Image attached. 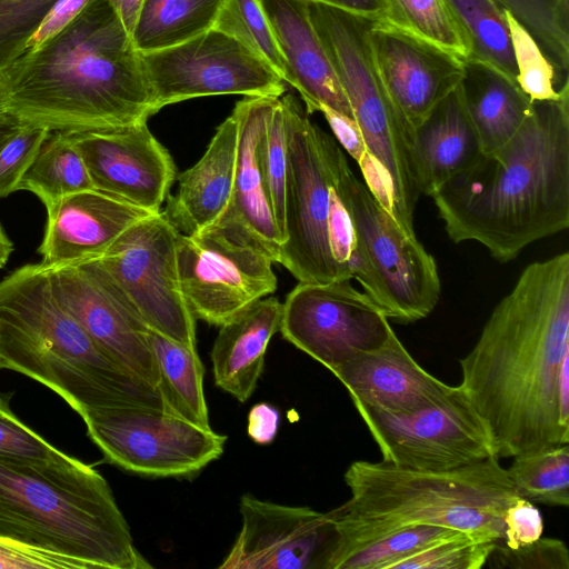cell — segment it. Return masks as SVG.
<instances>
[{"instance_id": "obj_1", "label": "cell", "mask_w": 569, "mask_h": 569, "mask_svg": "<svg viewBox=\"0 0 569 569\" xmlns=\"http://www.w3.org/2000/svg\"><path fill=\"white\" fill-rule=\"evenodd\" d=\"M459 362L498 459L568 443L569 253L527 266Z\"/></svg>"}, {"instance_id": "obj_2", "label": "cell", "mask_w": 569, "mask_h": 569, "mask_svg": "<svg viewBox=\"0 0 569 569\" xmlns=\"http://www.w3.org/2000/svg\"><path fill=\"white\" fill-rule=\"evenodd\" d=\"M448 237L500 262L569 227V87L532 101L516 134L482 152L431 196Z\"/></svg>"}, {"instance_id": "obj_3", "label": "cell", "mask_w": 569, "mask_h": 569, "mask_svg": "<svg viewBox=\"0 0 569 569\" xmlns=\"http://www.w3.org/2000/svg\"><path fill=\"white\" fill-rule=\"evenodd\" d=\"M1 74L8 113L50 131L120 129L154 114L141 53L108 0H90Z\"/></svg>"}, {"instance_id": "obj_4", "label": "cell", "mask_w": 569, "mask_h": 569, "mask_svg": "<svg viewBox=\"0 0 569 569\" xmlns=\"http://www.w3.org/2000/svg\"><path fill=\"white\" fill-rule=\"evenodd\" d=\"M0 369L47 386L81 418L128 407L170 413L158 389L123 370L90 338L56 296L41 262L0 281Z\"/></svg>"}, {"instance_id": "obj_5", "label": "cell", "mask_w": 569, "mask_h": 569, "mask_svg": "<svg viewBox=\"0 0 569 569\" xmlns=\"http://www.w3.org/2000/svg\"><path fill=\"white\" fill-rule=\"evenodd\" d=\"M0 537L84 562L150 569L107 480L91 466L0 453Z\"/></svg>"}, {"instance_id": "obj_6", "label": "cell", "mask_w": 569, "mask_h": 569, "mask_svg": "<svg viewBox=\"0 0 569 569\" xmlns=\"http://www.w3.org/2000/svg\"><path fill=\"white\" fill-rule=\"evenodd\" d=\"M343 478L350 498L327 512L342 541L432 525L501 542L507 511L521 499L497 457L441 471L358 460Z\"/></svg>"}, {"instance_id": "obj_7", "label": "cell", "mask_w": 569, "mask_h": 569, "mask_svg": "<svg viewBox=\"0 0 569 569\" xmlns=\"http://www.w3.org/2000/svg\"><path fill=\"white\" fill-rule=\"evenodd\" d=\"M309 13L350 104L366 152L386 183L389 211L409 233L422 194L411 129L376 67L369 32L375 19L309 0Z\"/></svg>"}, {"instance_id": "obj_8", "label": "cell", "mask_w": 569, "mask_h": 569, "mask_svg": "<svg viewBox=\"0 0 569 569\" xmlns=\"http://www.w3.org/2000/svg\"><path fill=\"white\" fill-rule=\"evenodd\" d=\"M323 143L350 226L351 278L388 318L410 323L428 317L441 292L435 258L355 176L338 141L325 132Z\"/></svg>"}, {"instance_id": "obj_9", "label": "cell", "mask_w": 569, "mask_h": 569, "mask_svg": "<svg viewBox=\"0 0 569 569\" xmlns=\"http://www.w3.org/2000/svg\"><path fill=\"white\" fill-rule=\"evenodd\" d=\"M287 119L284 240L278 261L302 282L351 280L330 242L331 170L325 131L295 96H281Z\"/></svg>"}, {"instance_id": "obj_10", "label": "cell", "mask_w": 569, "mask_h": 569, "mask_svg": "<svg viewBox=\"0 0 569 569\" xmlns=\"http://www.w3.org/2000/svg\"><path fill=\"white\" fill-rule=\"evenodd\" d=\"M176 248L181 291L196 320L220 327L277 289L272 257L238 224L178 231Z\"/></svg>"}, {"instance_id": "obj_11", "label": "cell", "mask_w": 569, "mask_h": 569, "mask_svg": "<svg viewBox=\"0 0 569 569\" xmlns=\"http://www.w3.org/2000/svg\"><path fill=\"white\" fill-rule=\"evenodd\" d=\"M353 405L386 463L441 471L496 457L485 421L459 386L410 412L390 413Z\"/></svg>"}, {"instance_id": "obj_12", "label": "cell", "mask_w": 569, "mask_h": 569, "mask_svg": "<svg viewBox=\"0 0 569 569\" xmlns=\"http://www.w3.org/2000/svg\"><path fill=\"white\" fill-rule=\"evenodd\" d=\"M91 440L119 468L146 477H190L218 459L227 437L150 408L96 410L82 417Z\"/></svg>"}, {"instance_id": "obj_13", "label": "cell", "mask_w": 569, "mask_h": 569, "mask_svg": "<svg viewBox=\"0 0 569 569\" xmlns=\"http://www.w3.org/2000/svg\"><path fill=\"white\" fill-rule=\"evenodd\" d=\"M177 236L160 211L127 229L100 260L149 330L197 349L196 319L179 281Z\"/></svg>"}, {"instance_id": "obj_14", "label": "cell", "mask_w": 569, "mask_h": 569, "mask_svg": "<svg viewBox=\"0 0 569 569\" xmlns=\"http://www.w3.org/2000/svg\"><path fill=\"white\" fill-rule=\"evenodd\" d=\"M141 59L154 113L194 98L281 97L286 89L264 61L212 28L178 46L141 53Z\"/></svg>"}, {"instance_id": "obj_15", "label": "cell", "mask_w": 569, "mask_h": 569, "mask_svg": "<svg viewBox=\"0 0 569 569\" xmlns=\"http://www.w3.org/2000/svg\"><path fill=\"white\" fill-rule=\"evenodd\" d=\"M388 317L350 280L302 282L282 303L280 332L287 341L335 372L395 332Z\"/></svg>"}, {"instance_id": "obj_16", "label": "cell", "mask_w": 569, "mask_h": 569, "mask_svg": "<svg viewBox=\"0 0 569 569\" xmlns=\"http://www.w3.org/2000/svg\"><path fill=\"white\" fill-rule=\"evenodd\" d=\"M47 268L56 296L90 338L123 370L159 390L149 328L100 257Z\"/></svg>"}, {"instance_id": "obj_17", "label": "cell", "mask_w": 569, "mask_h": 569, "mask_svg": "<svg viewBox=\"0 0 569 569\" xmlns=\"http://www.w3.org/2000/svg\"><path fill=\"white\" fill-rule=\"evenodd\" d=\"M241 529L219 568L327 569L337 532L327 512L244 495Z\"/></svg>"}, {"instance_id": "obj_18", "label": "cell", "mask_w": 569, "mask_h": 569, "mask_svg": "<svg viewBox=\"0 0 569 569\" xmlns=\"http://www.w3.org/2000/svg\"><path fill=\"white\" fill-rule=\"evenodd\" d=\"M69 134L93 189L151 213L161 211L177 171L170 153L147 122Z\"/></svg>"}, {"instance_id": "obj_19", "label": "cell", "mask_w": 569, "mask_h": 569, "mask_svg": "<svg viewBox=\"0 0 569 569\" xmlns=\"http://www.w3.org/2000/svg\"><path fill=\"white\" fill-rule=\"evenodd\" d=\"M369 39L378 73L411 131L461 83L463 60L442 48L380 20Z\"/></svg>"}, {"instance_id": "obj_20", "label": "cell", "mask_w": 569, "mask_h": 569, "mask_svg": "<svg viewBox=\"0 0 569 569\" xmlns=\"http://www.w3.org/2000/svg\"><path fill=\"white\" fill-rule=\"evenodd\" d=\"M46 209L38 251L47 267L99 258L132 224L153 214L96 189L68 194Z\"/></svg>"}, {"instance_id": "obj_21", "label": "cell", "mask_w": 569, "mask_h": 569, "mask_svg": "<svg viewBox=\"0 0 569 569\" xmlns=\"http://www.w3.org/2000/svg\"><path fill=\"white\" fill-rule=\"evenodd\" d=\"M332 373L352 402L390 413L417 410L451 389L425 370L395 332L383 345L358 353Z\"/></svg>"}, {"instance_id": "obj_22", "label": "cell", "mask_w": 569, "mask_h": 569, "mask_svg": "<svg viewBox=\"0 0 569 569\" xmlns=\"http://www.w3.org/2000/svg\"><path fill=\"white\" fill-rule=\"evenodd\" d=\"M286 62L288 83L300 93L306 112L326 106L353 114L309 13V0H258Z\"/></svg>"}, {"instance_id": "obj_23", "label": "cell", "mask_w": 569, "mask_h": 569, "mask_svg": "<svg viewBox=\"0 0 569 569\" xmlns=\"http://www.w3.org/2000/svg\"><path fill=\"white\" fill-rule=\"evenodd\" d=\"M238 119L232 111L217 128L200 160L178 174V190L163 211L183 234L214 226L227 212L233 192L238 153Z\"/></svg>"}, {"instance_id": "obj_24", "label": "cell", "mask_w": 569, "mask_h": 569, "mask_svg": "<svg viewBox=\"0 0 569 569\" xmlns=\"http://www.w3.org/2000/svg\"><path fill=\"white\" fill-rule=\"evenodd\" d=\"M282 303L261 298L220 326L211 350L214 383L240 402L253 393L267 347L280 330Z\"/></svg>"}, {"instance_id": "obj_25", "label": "cell", "mask_w": 569, "mask_h": 569, "mask_svg": "<svg viewBox=\"0 0 569 569\" xmlns=\"http://www.w3.org/2000/svg\"><path fill=\"white\" fill-rule=\"evenodd\" d=\"M411 148L422 194L428 196L482 153L461 83L412 129Z\"/></svg>"}, {"instance_id": "obj_26", "label": "cell", "mask_w": 569, "mask_h": 569, "mask_svg": "<svg viewBox=\"0 0 569 569\" xmlns=\"http://www.w3.org/2000/svg\"><path fill=\"white\" fill-rule=\"evenodd\" d=\"M274 98L278 97H247L232 110L239 126L236 176L230 206L220 221L232 222L250 232L277 262L282 241L263 190L256 156L258 138Z\"/></svg>"}, {"instance_id": "obj_27", "label": "cell", "mask_w": 569, "mask_h": 569, "mask_svg": "<svg viewBox=\"0 0 569 569\" xmlns=\"http://www.w3.org/2000/svg\"><path fill=\"white\" fill-rule=\"evenodd\" d=\"M463 101L478 134L482 152L508 142L528 116L532 101L519 87L492 67L463 61Z\"/></svg>"}, {"instance_id": "obj_28", "label": "cell", "mask_w": 569, "mask_h": 569, "mask_svg": "<svg viewBox=\"0 0 569 569\" xmlns=\"http://www.w3.org/2000/svg\"><path fill=\"white\" fill-rule=\"evenodd\" d=\"M149 342L159 372V390L171 415L210 428L203 393V365L197 349L149 330Z\"/></svg>"}, {"instance_id": "obj_29", "label": "cell", "mask_w": 569, "mask_h": 569, "mask_svg": "<svg viewBox=\"0 0 569 569\" xmlns=\"http://www.w3.org/2000/svg\"><path fill=\"white\" fill-rule=\"evenodd\" d=\"M222 0H142L131 33L140 53L183 43L211 29Z\"/></svg>"}, {"instance_id": "obj_30", "label": "cell", "mask_w": 569, "mask_h": 569, "mask_svg": "<svg viewBox=\"0 0 569 569\" xmlns=\"http://www.w3.org/2000/svg\"><path fill=\"white\" fill-rule=\"evenodd\" d=\"M457 532L440 526L409 525L353 540L336 539L327 569H391L399 560Z\"/></svg>"}, {"instance_id": "obj_31", "label": "cell", "mask_w": 569, "mask_h": 569, "mask_svg": "<svg viewBox=\"0 0 569 569\" xmlns=\"http://www.w3.org/2000/svg\"><path fill=\"white\" fill-rule=\"evenodd\" d=\"M470 49L466 61L481 62L517 81L505 8L496 0H443Z\"/></svg>"}, {"instance_id": "obj_32", "label": "cell", "mask_w": 569, "mask_h": 569, "mask_svg": "<svg viewBox=\"0 0 569 569\" xmlns=\"http://www.w3.org/2000/svg\"><path fill=\"white\" fill-rule=\"evenodd\" d=\"M88 189L93 186L70 134L50 131L18 190L32 192L48 208L68 194Z\"/></svg>"}, {"instance_id": "obj_33", "label": "cell", "mask_w": 569, "mask_h": 569, "mask_svg": "<svg viewBox=\"0 0 569 569\" xmlns=\"http://www.w3.org/2000/svg\"><path fill=\"white\" fill-rule=\"evenodd\" d=\"M506 471L521 498L532 503L568 507V443L517 455Z\"/></svg>"}, {"instance_id": "obj_34", "label": "cell", "mask_w": 569, "mask_h": 569, "mask_svg": "<svg viewBox=\"0 0 569 569\" xmlns=\"http://www.w3.org/2000/svg\"><path fill=\"white\" fill-rule=\"evenodd\" d=\"M380 21L447 50L461 60L469 44L443 0H383Z\"/></svg>"}, {"instance_id": "obj_35", "label": "cell", "mask_w": 569, "mask_h": 569, "mask_svg": "<svg viewBox=\"0 0 569 569\" xmlns=\"http://www.w3.org/2000/svg\"><path fill=\"white\" fill-rule=\"evenodd\" d=\"M529 31L555 67L557 78L569 68L568 0H496Z\"/></svg>"}, {"instance_id": "obj_36", "label": "cell", "mask_w": 569, "mask_h": 569, "mask_svg": "<svg viewBox=\"0 0 569 569\" xmlns=\"http://www.w3.org/2000/svg\"><path fill=\"white\" fill-rule=\"evenodd\" d=\"M256 156L263 190L280 232L281 241L283 242L287 176V119L281 97L272 100L266 114L256 147Z\"/></svg>"}, {"instance_id": "obj_37", "label": "cell", "mask_w": 569, "mask_h": 569, "mask_svg": "<svg viewBox=\"0 0 569 569\" xmlns=\"http://www.w3.org/2000/svg\"><path fill=\"white\" fill-rule=\"evenodd\" d=\"M212 29L238 40L288 83L286 62L258 0H222Z\"/></svg>"}, {"instance_id": "obj_38", "label": "cell", "mask_w": 569, "mask_h": 569, "mask_svg": "<svg viewBox=\"0 0 569 569\" xmlns=\"http://www.w3.org/2000/svg\"><path fill=\"white\" fill-rule=\"evenodd\" d=\"M509 26L513 58L517 69V82L531 100H557L569 87L565 81L557 90L558 80L555 67L542 52L529 31L505 9Z\"/></svg>"}, {"instance_id": "obj_39", "label": "cell", "mask_w": 569, "mask_h": 569, "mask_svg": "<svg viewBox=\"0 0 569 569\" xmlns=\"http://www.w3.org/2000/svg\"><path fill=\"white\" fill-rule=\"evenodd\" d=\"M498 542L489 536L459 531L399 560L391 569H480Z\"/></svg>"}, {"instance_id": "obj_40", "label": "cell", "mask_w": 569, "mask_h": 569, "mask_svg": "<svg viewBox=\"0 0 569 569\" xmlns=\"http://www.w3.org/2000/svg\"><path fill=\"white\" fill-rule=\"evenodd\" d=\"M57 0H0V73L27 44Z\"/></svg>"}, {"instance_id": "obj_41", "label": "cell", "mask_w": 569, "mask_h": 569, "mask_svg": "<svg viewBox=\"0 0 569 569\" xmlns=\"http://www.w3.org/2000/svg\"><path fill=\"white\" fill-rule=\"evenodd\" d=\"M50 130L22 123L0 149V197L18 191L28 168Z\"/></svg>"}, {"instance_id": "obj_42", "label": "cell", "mask_w": 569, "mask_h": 569, "mask_svg": "<svg viewBox=\"0 0 569 569\" xmlns=\"http://www.w3.org/2000/svg\"><path fill=\"white\" fill-rule=\"evenodd\" d=\"M485 566L497 569H569V551L563 541L543 538L518 548L498 542Z\"/></svg>"}, {"instance_id": "obj_43", "label": "cell", "mask_w": 569, "mask_h": 569, "mask_svg": "<svg viewBox=\"0 0 569 569\" xmlns=\"http://www.w3.org/2000/svg\"><path fill=\"white\" fill-rule=\"evenodd\" d=\"M11 396L0 392V453L43 460L64 458V452L27 427L12 412L9 405Z\"/></svg>"}, {"instance_id": "obj_44", "label": "cell", "mask_w": 569, "mask_h": 569, "mask_svg": "<svg viewBox=\"0 0 569 569\" xmlns=\"http://www.w3.org/2000/svg\"><path fill=\"white\" fill-rule=\"evenodd\" d=\"M89 569L74 558L24 546L0 537V569Z\"/></svg>"}, {"instance_id": "obj_45", "label": "cell", "mask_w": 569, "mask_h": 569, "mask_svg": "<svg viewBox=\"0 0 569 569\" xmlns=\"http://www.w3.org/2000/svg\"><path fill=\"white\" fill-rule=\"evenodd\" d=\"M542 532L543 519L539 509L521 498L507 511L506 533L501 543L518 548L539 539Z\"/></svg>"}, {"instance_id": "obj_46", "label": "cell", "mask_w": 569, "mask_h": 569, "mask_svg": "<svg viewBox=\"0 0 569 569\" xmlns=\"http://www.w3.org/2000/svg\"><path fill=\"white\" fill-rule=\"evenodd\" d=\"M90 0H57L27 44L34 49L67 27Z\"/></svg>"}, {"instance_id": "obj_47", "label": "cell", "mask_w": 569, "mask_h": 569, "mask_svg": "<svg viewBox=\"0 0 569 569\" xmlns=\"http://www.w3.org/2000/svg\"><path fill=\"white\" fill-rule=\"evenodd\" d=\"M318 112L323 114L333 132L335 139L357 161L359 167L370 159L353 120L326 106H321Z\"/></svg>"}, {"instance_id": "obj_48", "label": "cell", "mask_w": 569, "mask_h": 569, "mask_svg": "<svg viewBox=\"0 0 569 569\" xmlns=\"http://www.w3.org/2000/svg\"><path fill=\"white\" fill-rule=\"evenodd\" d=\"M279 410L267 402L254 405L248 415V435L257 445H270L278 432Z\"/></svg>"}, {"instance_id": "obj_49", "label": "cell", "mask_w": 569, "mask_h": 569, "mask_svg": "<svg viewBox=\"0 0 569 569\" xmlns=\"http://www.w3.org/2000/svg\"><path fill=\"white\" fill-rule=\"evenodd\" d=\"M323 2L342 10L379 20L385 11L383 0H312Z\"/></svg>"}, {"instance_id": "obj_50", "label": "cell", "mask_w": 569, "mask_h": 569, "mask_svg": "<svg viewBox=\"0 0 569 569\" xmlns=\"http://www.w3.org/2000/svg\"><path fill=\"white\" fill-rule=\"evenodd\" d=\"M108 2L117 12L123 27L131 36L140 11L142 0H108Z\"/></svg>"}, {"instance_id": "obj_51", "label": "cell", "mask_w": 569, "mask_h": 569, "mask_svg": "<svg viewBox=\"0 0 569 569\" xmlns=\"http://www.w3.org/2000/svg\"><path fill=\"white\" fill-rule=\"evenodd\" d=\"M21 122L11 114L0 117V149L6 141L17 131Z\"/></svg>"}, {"instance_id": "obj_52", "label": "cell", "mask_w": 569, "mask_h": 569, "mask_svg": "<svg viewBox=\"0 0 569 569\" xmlns=\"http://www.w3.org/2000/svg\"><path fill=\"white\" fill-rule=\"evenodd\" d=\"M13 246L6 232L3 231L1 224H0V268H2L11 252H12Z\"/></svg>"}, {"instance_id": "obj_53", "label": "cell", "mask_w": 569, "mask_h": 569, "mask_svg": "<svg viewBox=\"0 0 569 569\" xmlns=\"http://www.w3.org/2000/svg\"><path fill=\"white\" fill-rule=\"evenodd\" d=\"M8 114L7 110V96H6V89L3 83L2 74L0 73V117Z\"/></svg>"}]
</instances>
